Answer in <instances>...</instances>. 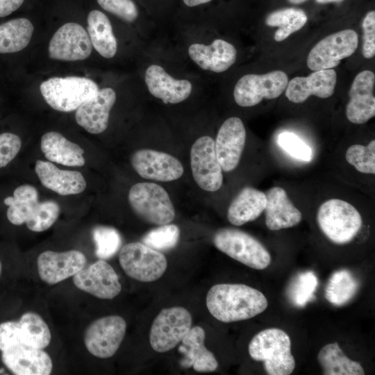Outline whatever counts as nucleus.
I'll return each instance as SVG.
<instances>
[{
    "instance_id": "1",
    "label": "nucleus",
    "mask_w": 375,
    "mask_h": 375,
    "mask_svg": "<svg viewBox=\"0 0 375 375\" xmlns=\"http://www.w3.org/2000/svg\"><path fill=\"white\" fill-rule=\"evenodd\" d=\"M206 306L217 320L229 323L252 318L267 308L268 302L259 290L244 284L219 283L206 295Z\"/></svg>"
},
{
    "instance_id": "2",
    "label": "nucleus",
    "mask_w": 375,
    "mask_h": 375,
    "mask_svg": "<svg viewBox=\"0 0 375 375\" xmlns=\"http://www.w3.org/2000/svg\"><path fill=\"white\" fill-rule=\"evenodd\" d=\"M248 350L253 360L263 362L269 375H289L295 368L290 338L280 328H267L257 333L249 342Z\"/></svg>"
},
{
    "instance_id": "3",
    "label": "nucleus",
    "mask_w": 375,
    "mask_h": 375,
    "mask_svg": "<svg viewBox=\"0 0 375 375\" xmlns=\"http://www.w3.org/2000/svg\"><path fill=\"white\" fill-rule=\"evenodd\" d=\"M317 220L323 233L338 244L351 242L362 225L358 210L347 201L339 199L324 202L318 209Z\"/></svg>"
},
{
    "instance_id": "4",
    "label": "nucleus",
    "mask_w": 375,
    "mask_h": 375,
    "mask_svg": "<svg viewBox=\"0 0 375 375\" xmlns=\"http://www.w3.org/2000/svg\"><path fill=\"white\" fill-rule=\"evenodd\" d=\"M40 89L50 107L65 112L76 110L99 90L93 80L81 76L52 77L43 81Z\"/></svg>"
},
{
    "instance_id": "5",
    "label": "nucleus",
    "mask_w": 375,
    "mask_h": 375,
    "mask_svg": "<svg viewBox=\"0 0 375 375\" xmlns=\"http://www.w3.org/2000/svg\"><path fill=\"white\" fill-rule=\"evenodd\" d=\"M128 198L133 212L147 223L160 226L169 224L175 217V209L168 193L156 183L133 185Z\"/></svg>"
},
{
    "instance_id": "6",
    "label": "nucleus",
    "mask_w": 375,
    "mask_h": 375,
    "mask_svg": "<svg viewBox=\"0 0 375 375\" xmlns=\"http://www.w3.org/2000/svg\"><path fill=\"white\" fill-rule=\"evenodd\" d=\"M213 243L217 249L233 259L255 269H264L271 262L267 249L249 233L236 228L216 231Z\"/></svg>"
},
{
    "instance_id": "7",
    "label": "nucleus",
    "mask_w": 375,
    "mask_h": 375,
    "mask_svg": "<svg viewBox=\"0 0 375 375\" xmlns=\"http://www.w3.org/2000/svg\"><path fill=\"white\" fill-rule=\"evenodd\" d=\"M119 264L131 278L140 282H153L165 272L167 261L165 256L142 242L125 244L119 255Z\"/></svg>"
},
{
    "instance_id": "8",
    "label": "nucleus",
    "mask_w": 375,
    "mask_h": 375,
    "mask_svg": "<svg viewBox=\"0 0 375 375\" xmlns=\"http://www.w3.org/2000/svg\"><path fill=\"white\" fill-rule=\"evenodd\" d=\"M192 318L183 307L163 308L151 326L149 342L159 353L169 351L178 344L192 328Z\"/></svg>"
},
{
    "instance_id": "9",
    "label": "nucleus",
    "mask_w": 375,
    "mask_h": 375,
    "mask_svg": "<svg viewBox=\"0 0 375 375\" xmlns=\"http://www.w3.org/2000/svg\"><path fill=\"white\" fill-rule=\"evenodd\" d=\"M288 83L287 74L279 70L264 74H246L235 85L234 99L241 107L254 106L263 99L278 97L285 90Z\"/></svg>"
},
{
    "instance_id": "10",
    "label": "nucleus",
    "mask_w": 375,
    "mask_h": 375,
    "mask_svg": "<svg viewBox=\"0 0 375 375\" xmlns=\"http://www.w3.org/2000/svg\"><path fill=\"white\" fill-rule=\"evenodd\" d=\"M51 334L40 315L33 312L23 314L19 321L0 324V350L15 344H26L44 349L49 346Z\"/></svg>"
},
{
    "instance_id": "11",
    "label": "nucleus",
    "mask_w": 375,
    "mask_h": 375,
    "mask_svg": "<svg viewBox=\"0 0 375 375\" xmlns=\"http://www.w3.org/2000/svg\"><path fill=\"white\" fill-rule=\"evenodd\" d=\"M358 37L352 29L342 30L321 40L310 50L307 66L312 71L333 69L340 60L351 56L356 50Z\"/></svg>"
},
{
    "instance_id": "12",
    "label": "nucleus",
    "mask_w": 375,
    "mask_h": 375,
    "mask_svg": "<svg viewBox=\"0 0 375 375\" xmlns=\"http://www.w3.org/2000/svg\"><path fill=\"white\" fill-rule=\"evenodd\" d=\"M126 330V323L121 316L101 317L92 322L85 330V346L95 357H112L120 347Z\"/></svg>"
},
{
    "instance_id": "13",
    "label": "nucleus",
    "mask_w": 375,
    "mask_h": 375,
    "mask_svg": "<svg viewBox=\"0 0 375 375\" xmlns=\"http://www.w3.org/2000/svg\"><path fill=\"white\" fill-rule=\"evenodd\" d=\"M190 165L197 184L208 192H215L223 183L222 169L217 160L215 141L210 136H202L192 144Z\"/></svg>"
},
{
    "instance_id": "14",
    "label": "nucleus",
    "mask_w": 375,
    "mask_h": 375,
    "mask_svg": "<svg viewBox=\"0 0 375 375\" xmlns=\"http://www.w3.org/2000/svg\"><path fill=\"white\" fill-rule=\"evenodd\" d=\"M88 33L78 23L67 22L52 36L49 44V56L63 61L82 60L92 53Z\"/></svg>"
},
{
    "instance_id": "15",
    "label": "nucleus",
    "mask_w": 375,
    "mask_h": 375,
    "mask_svg": "<svg viewBox=\"0 0 375 375\" xmlns=\"http://www.w3.org/2000/svg\"><path fill=\"white\" fill-rule=\"evenodd\" d=\"M76 288L101 299H112L122 290L119 277L104 260L84 267L73 276Z\"/></svg>"
},
{
    "instance_id": "16",
    "label": "nucleus",
    "mask_w": 375,
    "mask_h": 375,
    "mask_svg": "<svg viewBox=\"0 0 375 375\" xmlns=\"http://www.w3.org/2000/svg\"><path fill=\"white\" fill-rule=\"evenodd\" d=\"M132 167L143 178L168 182L179 178L183 167L174 156L152 149H140L131 158Z\"/></svg>"
},
{
    "instance_id": "17",
    "label": "nucleus",
    "mask_w": 375,
    "mask_h": 375,
    "mask_svg": "<svg viewBox=\"0 0 375 375\" xmlns=\"http://www.w3.org/2000/svg\"><path fill=\"white\" fill-rule=\"evenodd\" d=\"M86 261L85 256L77 250L45 251L37 259L38 274L46 283L56 284L74 276L85 266Z\"/></svg>"
},
{
    "instance_id": "18",
    "label": "nucleus",
    "mask_w": 375,
    "mask_h": 375,
    "mask_svg": "<svg viewBox=\"0 0 375 375\" xmlns=\"http://www.w3.org/2000/svg\"><path fill=\"white\" fill-rule=\"evenodd\" d=\"M246 141L244 125L239 117H231L220 126L215 142L217 160L224 172L238 165Z\"/></svg>"
},
{
    "instance_id": "19",
    "label": "nucleus",
    "mask_w": 375,
    "mask_h": 375,
    "mask_svg": "<svg viewBox=\"0 0 375 375\" xmlns=\"http://www.w3.org/2000/svg\"><path fill=\"white\" fill-rule=\"evenodd\" d=\"M1 359L8 369L17 375H49L53 368L47 352L26 344H15L2 350Z\"/></svg>"
},
{
    "instance_id": "20",
    "label": "nucleus",
    "mask_w": 375,
    "mask_h": 375,
    "mask_svg": "<svg viewBox=\"0 0 375 375\" xmlns=\"http://www.w3.org/2000/svg\"><path fill=\"white\" fill-rule=\"evenodd\" d=\"M144 82L149 92L164 103L183 102L190 96L193 89V85L189 80L176 78L157 64L147 67Z\"/></svg>"
},
{
    "instance_id": "21",
    "label": "nucleus",
    "mask_w": 375,
    "mask_h": 375,
    "mask_svg": "<svg viewBox=\"0 0 375 375\" xmlns=\"http://www.w3.org/2000/svg\"><path fill=\"white\" fill-rule=\"evenodd\" d=\"M374 73L364 70L356 75L349 90L346 116L356 124L367 122L375 115Z\"/></svg>"
},
{
    "instance_id": "22",
    "label": "nucleus",
    "mask_w": 375,
    "mask_h": 375,
    "mask_svg": "<svg viewBox=\"0 0 375 375\" xmlns=\"http://www.w3.org/2000/svg\"><path fill=\"white\" fill-rule=\"evenodd\" d=\"M116 101V92L111 88H103L83 102L76 110V123L92 134H99L108 127L110 111Z\"/></svg>"
},
{
    "instance_id": "23",
    "label": "nucleus",
    "mask_w": 375,
    "mask_h": 375,
    "mask_svg": "<svg viewBox=\"0 0 375 375\" xmlns=\"http://www.w3.org/2000/svg\"><path fill=\"white\" fill-rule=\"evenodd\" d=\"M190 58L201 69L222 73L235 62L237 50L230 42L216 39L210 44L192 43L188 49Z\"/></svg>"
},
{
    "instance_id": "24",
    "label": "nucleus",
    "mask_w": 375,
    "mask_h": 375,
    "mask_svg": "<svg viewBox=\"0 0 375 375\" xmlns=\"http://www.w3.org/2000/svg\"><path fill=\"white\" fill-rule=\"evenodd\" d=\"M336 82L334 69L315 71L308 76H297L290 81L285 90V96L295 103H303L311 95L326 99L334 93Z\"/></svg>"
},
{
    "instance_id": "25",
    "label": "nucleus",
    "mask_w": 375,
    "mask_h": 375,
    "mask_svg": "<svg viewBox=\"0 0 375 375\" xmlns=\"http://www.w3.org/2000/svg\"><path fill=\"white\" fill-rule=\"evenodd\" d=\"M35 171L43 186L60 195L78 194L86 188V181L81 172L61 169L52 162L38 160Z\"/></svg>"
},
{
    "instance_id": "26",
    "label": "nucleus",
    "mask_w": 375,
    "mask_h": 375,
    "mask_svg": "<svg viewBox=\"0 0 375 375\" xmlns=\"http://www.w3.org/2000/svg\"><path fill=\"white\" fill-rule=\"evenodd\" d=\"M203 328L195 326L181 340L178 351L183 355L180 365L183 368L193 367L198 372H212L217 369L218 362L214 354L204 344Z\"/></svg>"
},
{
    "instance_id": "27",
    "label": "nucleus",
    "mask_w": 375,
    "mask_h": 375,
    "mask_svg": "<svg viewBox=\"0 0 375 375\" xmlns=\"http://www.w3.org/2000/svg\"><path fill=\"white\" fill-rule=\"evenodd\" d=\"M265 195V224L269 230L291 228L301 221V212L290 201L284 189L273 187L267 190Z\"/></svg>"
},
{
    "instance_id": "28",
    "label": "nucleus",
    "mask_w": 375,
    "mask_h": 375,
    "mask_svg": "<svg viewBox=\"0 0 375 375\" xmlns=\"http://www.w3.org/2000/svg\"><path fill=\"white\" fill-rule=\"evenodd\" d=\"M40 148L50 162L68 167H83L85 163L83 149L60 133H45L41 138Z\"/></svg>"
},
{
    "instance_id": "29",
    "label": "nucleus",
    "mask_w": 375,
    "mask_h": 375,
    "mask_svg": "<svg viewBox=\"0 0 375 375\" xmlns=\"http://www.w3.org/2000/svg\"><path fill=\"white\" fill-rule=\"evenodd\" d=\"M265 193L251 187L243 188L228 207L227 218L234 226H242L256 219L265 210Z\"/></svg>"
},
{
    "instance_id": "30",
    "label": "nucleus",
    "mask_w": 375,
    "mask_h": 375,
    "mask_svg": "<svg viewBox=\"0 0 375 375\" xmlns=\"http://www.w3.org/2000/svg\"><path fill=\"white\" fill-rule=\"evenodd\" d=\"M88 33L92 47L105 58H112L117 51V42L108 15L98 8L87 15Z\"/></svg>"
},
{
    "instance_id": "31",
    "label": "nucleus",
    "mask_w": 375,
    "mask_h": 375,
    "mask_svg": "<svg viewBox=\"0 0 375 375\" xmlns=\"http://www.w3.org/2000/svg\"><path fill=\"white\" fill-rule=\"evenodd\" d=\"M317 360L325 375H364L361 365L349 358L338 342L324 346L318 353Z\"/></svg>"
},
{
    "instance_id": "32",
    "label": "nucleus",
    "mask_w": 375,
    "mask_h": 375,
    "mask_svg": "<svg viewBox=\"0 0 375 375\" xmlns=\"http://www.w3.org/2000/svg\"><path fill=\"white\" fill-rule=\"evenodd\" d=\"M34 31L31 21L26 17L10 19L0 25V53L22 51L29 44Z\"/></svg>"
},
{
    "instance_id": "33",
    "label": "nucleus",
    "mask_w": 375,
    "mask_h": 375,
    "mask_svg": "<svg viewBox=\"0 0 375 375\" xmlns=\"http://www.w3.org/2000/svg\"><path fill=\"white\" fill-rule=\"evenodd\" d=\"M3 202L8 207L6 212L8 221L14 225H22L39 203L38 192L31 185H22L14 190L12 196L5 198Z\"/></svg>"
},
{
    "instance_id": "34",
    "label": "nucleus",
    "mask_w": 375,
    "mask_h": 375,
    "mask_svg": "<svg viewBox=\"0 0 375 375\" xmlns=\"http://www.w3.org/2000/svg\"><path fill=\"white\" fill-rule=\"evenodd\" d=\"M307 19V15L303 10L286 8L269 13L265 19V24L268 26L278 27L274 33V40L281 42L299 31L306 24Z\"/></svg>"
},
{
    "instance_id": "35",
    "label": "nucleus",
    "mask_w": 375,
    "mask_h": 375,
    "mask_svg": "<svg viewBox=\"0 0 375 375\" xmlns=\"http://www.w3.org/2000/svg\"><path fill=\"white\" fill-rule=\"evenodd\" d=\"M358 290V282L351 272L340 269L332 274L325 289V297L336 306L349 302Z\"/></svg>"
},
{
    "instance_id": "36",
    "label": "nucleus",
    "mask_w": 375,
    "mask_h": 375,
    "mask_svg": "<svg viewBox=\"0 0 375 375\" xmlns=\"http://www.w3.org/2000/svg\"><path fill=\"white\" fill-rule=\"evenodd\" d=\"M317 284V278L312 272L298 274L288 286L287 294L289 300L297 307L305 306L312 299Z\"/></svg>"
},
{
    "instance_id": "37",
    "label": "nucleus",
    "mask_w": 375,
    "mask_h": 375,
    "mask_svg": "<svg viewBox=\"0 0 375 375\" xmlns=\"http://www.w3.org/2000/svg\"><path fill=\"white\" fill-rule=\"evenodd\" d=\"M95 243V254L101 260L112 257L119 249L122 238L119 233L113 227L97 226L92 231Z\"/></svg>"
},
{
    "instance_id": "38",
    "label": "nucleus",
    "mask_w": 375,
    "mask_h": 375,
    "mask_svg": "<svg viewBox=\"0 0 375 375\" xmlns=\"http://www.w3.org/2000/svg\"><path fill=\"white\" fill-rule=\"evenodd\" d=\"M179 235L176 225L167 224L149 231L142 238V242L156 251H165L176 247Z\"/></svg>"
},
{
    "instance_id": "39",
    "label": "nucleus",
    "mask_w": 375,
    "mask_h": 375,
    "mask_svg": "<svg viewBox=\"0 0 375 375\" xmlns=\"http://www.w3.org/2000/svg\"><path fill=\"white\" fill-rule=\"evenodd\" d=\"M60 214V206L54 201L39 202L26 222L27 228L33 232L49 229L56 222Z\"/></svg>"
},
{
    "instance_id": "40",
    "label": "nucleus",
    "mask_w": 375,
    "mask_h": 375,
    "mask_svg": "<svg viewBox=\"0 0 375 375\" xmlns=\"http://www.w3.org/2000/svg\"><path fill=\"white\" fill-rule=\"evenodd\" d=\"M345 158L358 172L364 174H375V140L368 145L353 144L348 148Z\"/></svg>"
},
{
    "instance_id": "41",
    "label": "nucleus",
    "mask_w": 375,
    "mask_h": 375,
    "mask_svg": "<svg viewBox=\"0 0 375 375\" xmlns=\"http://www.w3.org/2000/svg\"><path fill=\"white\" fill-rule=\"evenodd\" d=\"M99 6L106 12L119 19L133 23L140 17V10L134 0H95Z\"/></svg>"
},
{
    "instance_id": "42",
    "label": "nucleus",
    "mask_w": 375,
    "mask_h": 375,
    "mask_svg": "<svg viewBox=\"0 0 375 375\" xmlns=\"http://www.w3.org/2000/svg\"><path fill=\"white\" fill-rule=\"evenodd\" d=\"M278 145L292 157L304 162H310L313 152L309 145L296 134L291 132L280 133L277 139Z\"/></svg>"
},
{
    "instance_id": "43",
    "label": "nucleus",
    "mask_w": 375,
    "mask_h": 375,
    "mask_svg": "<svg viewBox=\"0 0 375 375\" xmlns=\"http://www.w3.org/2000/svg\"><path fill=\"white\" fill-rule=\"evenodd\" d=\"M22 147L20 138L12 133L0 134V168L8 165L18 154Z\"/></svg>"
},
{
    "instance_id": "44",
    "label": "nucleus",
    "mask_w": 375,
    "mask_h": 375,
    "mask_svg": "<svg viewBox=\"0 0 375 375\" xmlns=\"http://www.w3.org/2000/svg\"><path fill=\"white\" fill-rule=\"evenodd\" d=\"M363 30L362 36V56L365 58H372L375 55V12H368L362 23Z\"/></svg>"
},
{
    "instance_id": "45",
    "label": "nucleus",
    "mask_w": 375,
    "mask_h": 375,
    "mask_svg": "<svg viewBox=\"0 0 375 375\" xmlns=\"http://www.w3.org/2000/svg\"><path fill=\"white\" fill-rule=\"evenodd\" d=\"M26 0H0V17L10 15L19 10Z\"/></svg>"
},
{
    "instance_id": "46",
    "label": "nucleus",
    "mask_w": 375,
    "mask_h": 375,
    "mask_svg": "<svg viewBox=\"0 0 375 375\" xmlns=\"http://www.w3.org/2000/svg\"><path fill=\"white\" fill-rule=\"evenodd\" d=\"M213 0H182L183 3L188 8H197L206 5Z\"/></svg>"
},
{
    "instance_id": "47",
    "label": "nucleus",
    "mask_w": 375,
    "mask_h": 375,
    "mask_svg": "<svg viewBox=\"0 0 375 375\" xmlns=\"http://www.w3.org/2000/svg\"><path fill=\"white\" fill-rule=\"evenodd\" d=\"M343 0H315V1L320 4H325L328 3H338Z\"/></svg>"
},
{
    "instance_id": "48",
    "label": "nucleus",
    "mask_w": 375,
    "mask_h": 375,
    "mask_svg": "<svg viewBox=\"0 0 375 375\" xmlns=\"http://www.w3.org/2000/svg\"><path fill=\"white\" fill-rule=\"evenodd\" d=\"M290 3H292V4H300V3H303L306 1H307L308 0H288Z\"/></svg>"
},
{
    "instance_id": "49",
    "label": "nucleus",
    "mask_w": 375,
    "mask_h": 375,
    "mask_svg": "<svg viewBox=\"0 0 375 375\" xmlns=\"http://www.w3.org/2000/svg\"><path fill=\"white\" fill-rule=\"evenodd\" d=\"M1 270H2V265H1V263L0 262V275H1Z\"/></svg>"
}]
</instances>
